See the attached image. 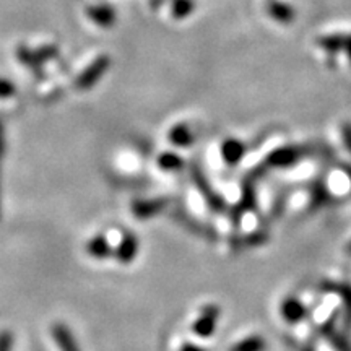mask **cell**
I'll list each match as a JSON object with an SVG mask.
<instances>
[{
  "label": "cell",
  "instance_id": "obj_29",
  "mask_svg": "<svg viewBox=\"0 0 351 351\" xmlns=\"http://www.w3.org/2000/svg\"><path fill=\"white\" fill-rule=\"evenodd\" d=\"M2 158H3V155H0V168H2Z\"/></svg>",
  "mask_w": 351,
  "mask_h": 351
},
{
  "label": "cell",
  "instance_id": "obj_24",
  "mask_svg": "<svg viewBox=\"0 0 351 351\" xmlns=\"http://www.w3.org/2000/svg\"><path fill=\"white\" fill-rule=\"evenodd\" d=\"M341 138H343L345 148L348 150V153L351 155V124H343L341 127Z\"/></svg>",
  "mask_w": 351,
  "mask_h": 351
},
{
  "label": "cell",
  "instance_id": "obj_20",
  "mask_svg": "<svg viewBox=\"0 0 351 351\" xmlns=\"http://www.w3.org/2000/svg\"><path fill=\"white\" fill-rule=\"evenodd\" d=\"M335 289L343 300V317L346 327H351V285H339Z\"/></svg>",
  "mask_w": 351,
  "mask_h": 351
},
{
  "label": "cell",
  "instance_id": "obj_21",
  "mask_svg": "<svg viewBox=\"0 0 351 351\" xmlns=\"http://www.w3.org/2000/svg\"><path fill=\"white\" fill-rule=\"evenodd\" d=\"M19 57H20L21 62L25 64V67H29L32 70H34V72H39L43 62L38 59V56L34 54V51H28V49H25V47H20Z\"/></svg>",
  "mask_w": 351,
  "mask_h": 351
},
{
  "label": "cell",
  "instance_id": "obj_16",
  "mask_svg": "<svg viewBox=\"0 0 351 351\" xmlns=\"http://www.w3.org/2000/svg\"><path fill=\"white\" fill-rule=\"evenodd\" d=\"M332 199V194L328 192V189L322 181H315L311 189V210H319L324 205H327Z\"/></svg>",
  "mask_w": 351,
  "mask_h": 351
},
{
  "label": "cell",
  "instance_id": "obj_28",
  "mask_svg": "<svg viewBox=\"0 0 351 351\" xmlns=\"http://www.w3.org/2000/svg\"><path fill=\"white\" fill-rule=\"evenodd\" d=\"M345 254H346V256L351 257V241H348V243H346V245H345Z\"/></svg>",
  "mask_w": 351,
  "mask_h": 351
},
{
  "label": "cell",
  "instance_id": "obj_14",
  "mask_svg": "<svg viewBox=\"0 0 351 351\" xmlns=\"http://www.w3.org/2000/svg\"><path fill=\"white\" fill-rule=\"evenodd\" d=\"M267 348H269V343H267L265 337L249 335L232 343L230 351H267Z\"/></svg>",
  "mask_w": 351,
  "mask_h": 351
},
{
  "label": "cell",
  "instance_id": "obj_1",
  "mask_svg": "<svg viewBox=\"0 0 351 351\" xmlns=\"http://www.w3.org/2000/svg\"><path fill=\"white\" fill-rule=\"evenodd\" d=\"M109 64H111V60H109V57L106 54L95 57V59L78 73V77L75 78V88H78L80 91H85L88 88L95 86L96 83L99 82L101 75L108 72Z\"/></svg>",
  "mask_w": 351,
  "mask_h": 351
},
{
  "label": "cell",
  "instance_id": "obj_12",
  "mask_svg": "<svg viewBox=\"0 0 351 351\" xmlns=\"http://www.w3.org/2000/svg\"><path fill=\"white\" fill-rule=\"evenodd\" d=\"M52 335H54L56 343L60 351H80L75 343V339H73V335L64 324H56L52 327Z\"/></svg>",
  "mask_w": 351,
  "mask_h": 351
},
{
  "label": "cell",
  "instance_id": "obj_10",
  "mask_svg": "<svg viewBox=\"0 0 351 351\" xmlns=\"http://www.w3.org/2000/svg\"><path fill=\"white\" fill-rule=\"evenodd\" d=\"M138 254V239L137 236H134L132 232H127V234L122 238L119 247L116 251V258L121 263H130L137 257Z\"/></svg>",
  "mask_w": 351,
  "mask_h": 351
},
{
  "label": "cell",
  "instance_id": "obj_13",
  "mask_svg": "<svg viewBox=\"0 0 351 351\" xmlns=\"http://www.w3.org/2000/svg\"><path fill=\"white\" fill-rule=\"evenodd\" d=\"M345 38H346V34H341V33L326 34V36H320L317 39V46L322 51H326L327 54L337 56L339 52L343 51Z\"/></svg>",
  "mask_w": 351,
  "mask_h": 351
},
{
  "label": "cell",
  "instance_id": "obj_8",
  "mask_svg": "<svg viewBox=\"0 0 351 351\" xmlns=\"http://www.w3.org/2000/svg\"><path fill=\"white\" fill-rule=\"evenodd\" d=\"M168 140L178 148H191L195 143V135L186 122H179L169 129Z\"/></svg>",
  "mask_w": 351,
  "mask_h": 351
},
{
  "label": "cell",
  "instance_id": "obj_25",
  "mask_svg": "<svg viewBox=\"0 0 351 351\" xmlns=\"http://www.w3.org/2000/svg\"><path fill=\"white\" fill-rule=\"evenodd\" d=\"M12 348V335L8 332L0 333V351H10Z\"/></svg>",
  "mask_w": 351,
  "mask_h": 351
},
{
  "label": "cell",
  "instance_id": "obj_22",
  "mask_svg": "<svg viewBox=\"0 0 351 351\" xmlns=\"http://www.w3.org/2000/svg\"><path fill=\"white\" fill-rule=\"evenodd\" d=\"M34 54H36L38 59L43 62V60L51 59V57L57 56V47L47 44V46H41V47H38V49H34Z\"/></svg>",
  "mask_w": 351,
  "mask_h": 351
},
{
  "label": "cell",
  "instance_id": "obj_18",
  "mask_svg": "<svg viewBox=\"0 0 351 351\" xmlns=\"http://www.w3.org/2000/svg\"><path fill=\"white\" fill-rule=\"evenodd\" d=\"M86 251L95 258H104L111 254V245H109L108 239L104 238V236H96V238H93L88 243Z\"/></svg>",
  "mask_w": 351,
  "mask_h": 351
},
{
  "label": "cell",
  "instance_id": "obj_11",
  "mask_svg": "<svg viewBox=\"0 0 351 351\" xmlns=\"http://www.w3.org/2000/svg\"><path fill=\"white\" fill-rule=\"evenodd\" d=\"M168 200L166 199H152V200H138L134 204V213L137 218H152L163 212Z\"/></svg>",
  "mask_w": 351,
  "mask_h": 351
},
{
  "label": "cell",
  "instance_id": "obj_23",
  "mask_svg": "<svg viewBox=\"0 0 351 351\" xmlns=\"http://www.w3.org/2000/svg\"><path fill=\"white\" fill-rule=\"evenodd\" d=\"M13 93H15V85L5 78H0V98H8Z\"/></svg>",
  "mask_w": 351,
  "mask_h": 351
},
{
  "label": "cell",
  "instance_id": "obj_9",
  "mask_svg": "<svg viewBox=\"0 0 351 351\" xmlns=\"http://www.w3.org/2000/svg\"><path fill=\"white\" fill-rule=\"evenodd\" d=\"M86 15L88 19L93 21V23L101 26V28H109V26L116 23V12H114L109 5H103V3L88 7Z\"/></svg>",
  "mask_w": 351,
  "mask_h": 351
},
{
  "label": "cell",
  "instance_id": "obj_4",
  "mask_svg": "<svg viewBox=\"0 0 351 351\" xmlns=\"http://www.w3.org/2000/svg\"><path fill=\"white\" fill-rule=\"evenodd\" d=\"M191 174H192V179H194V184L197 186V189H199L200 194L204 195V199L207 200V204L212 207L213 212H223L226 207L225 200H223L221 195H219L218 192L215 191L212 186H210V182L207 181V178H205L204 171L200 169V166L192 165Z\"/></svg>",
  "mask_w": 351,
  "mask_h": 351
},
{
  "label": "cell",
  "instance_id": "obj_7",
  "mask_svg": "<svg viewBox=\"0 0 351 351\" xmlns=\"http://www.w3.org/2000/svg\"><path fill=\"white\" fill-rule=\"evenodd\" d=\"M265 10L269 13L271 20L276 23L289 25L296 20V10L291 3L283 2V0H269L265 5Z\"/></svg>",
  "mask_w": 351,
  "mask_h": 351
},
{
  "label": "cell",
  "instance_id": "obj_15",
  "mask_svg": "<svg viewBox=\"0 0 351 351\" xmlns=\"http://www.w3.org/2000/svg\"><path fill=\"white\" fill-rule=\"evenodd\" d=\"M156 165L160 166V169L166 171V173H179L186 166V161L182 160L178 153L174 152H163L158 156Z\"/></svg>",
  "mask_w": 351,
  "mask_h": 351
},
{
  "label": "cell",
  "instance_id": "obj_6",
  "mask_svg": "<svg viewBox=\"0 0 351 351\" xmlns=\"http://www.w3.org/2000/svg\"><path fill=\"white\" fill-rule=\"evenodd\" d=\"M219 155L228 166H238L244 160L245 145L234 137L225 138L219 145Z\"/></svg>",
  "mask_w": 351,
  "mask_h": 351
},
{
  "label": "cell",
  "instance_id": "obj_17",
  "mask_svg": "<svg viewBox=\"0 0 351 351\" xmlns=\"http://www.w3.org/2000/svg\"><path fill=\"white\" fill-rule=\"evenodd\" d=\"M195 7V0H173V3H171V16L174 20H184L192 15Z\"/></svg>",
  "mask_w": 351,
  "mask_h": 351
},
{
  "label": "cell",
  "instance_id": "obj_3",
  "mask_svg": "<svg viewBox=\"0 0 351 351\" xmlns=\"http://www.w3.org/2000/svg\"><path fill=\"white\" fill-rule=\"evenodd\" d=\"M221 317V309L215 304L205 306L200 311L199 317L192 324V332L195 333L199 339H210L215 335L218 327V320Z\"/></svg>",
  "mask_w": 351,
  "mask_h": 351
},
{
  "label": "cell",
  "instance_id": "obj_19",
  "mask_svg": "<svg viewBox=\"0 0 351 351\" xmlns=\"http://www.w3.org/2000/svg\"><path fill=\"white\" fill-rule=\"evenodd\" d=\"M254 208H256V191H254L251 179H247V181H244V186H243V195H241L238 213L241 215Z\"/></svg>",
  "mask_w": 351,
  "mask_h": 351
},
{
  "label": "cell",
  "instance_id": "obj_26",
  "mask_svg": "<svg viewBox=\"0 0 351 351\" xmlns=\"http://www.w3.org/2000/svg\"><path fill=\"white\" fill-rule=\"evenodd\" d=\"M179 351H208V350L204 348V346L199 343H194V341H186V343L181 345Z\"/></svg>",
  "mask_w": 351,
  "mask_h": 351
},
{
  "label": "cell",
  "instance_id": "obj_2",
  "mask_svg": "<svg viewBox=\"0 0 351 351\" xmlns=\"http://www.w3.org/2000/svg\"><path fill=\"white\" fill-rule=\"evenodd\" d=\"M304 158V152L302 148L296 147V145H287V147L275 148L274 152L269 153L265 158L263 168L274 169V168H289V166L296 165Z\"/></svg>",
  "mask_w": 351,
  "mask_h": 351
},
{
  "label": "cell",
  "instance_id": "obj_5",
  "mask_svg": "<svg viewBox=\"0 0 351 351\" xmlns=\"http://www.w3.org/2000/svg\"><path fill=\"white\" fill-rule=\"evenodd\" d=\"M278 311H280V315H282V319L287 324H289V326H298V324H301L302 320H306L307 314H309V311H307L304 302L298 300L296 296L283 298V301L280 302Z\"/></svg>",
  "mask_w": 351,
  "mask_h": 351
},
{
  "label": "cell",
  "instance_id": "obj_27",
  "mask_svg": "<svg viewBox=\"0 0 351 351\" xmlns=\"http://www.w3.org/2000/svg\"><path fill=\"white\" fill-rule=\"evenodd\" d=\"M343 51H345V54H346V57H348V60H350V64H351V34H346Z\"/></svg>",
  "mask_w": 351,
  "mask_h": 351
}]
</instances>
